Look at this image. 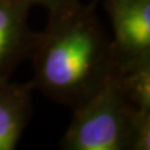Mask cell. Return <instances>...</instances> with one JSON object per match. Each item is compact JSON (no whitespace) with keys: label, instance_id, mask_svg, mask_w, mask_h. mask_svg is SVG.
I'll return each instance as SVG.
<instances>
[{"label":"cell","instance_id":"cell-1","mask_svg":"<svg viewBox=\"0 0 150 150\" xmlns=\"http://www.w3.org/2000/svg\"><path fill=\"white\" fill-rule=\"evenodd\" d=\"M94 5L79 0L49 9L29 56L34 89L70 109L90 99L114 68L111 36Z\"/></svg>","mask_w":150,"mask_h":150},{"label":"cell","instance_id":"cell-2","mask_svg":"<svg viewBox=\"0 0 150 150\" xmlns=\"http://www.w3.org/2000/svg\"><path fill=\"white\" fill-rule=\"evenodd\" d=\"M131 106L109 78L94 95L73 109L60 142L64 150H130Z\"/></svg>","mask_w":150,"mask_h":150},{"label":"cell","instance_id":"cell-3","mask_svg":"<svg viewBox=\"0 0 150 150\" xmlns=\"http://www.w3.org/2000/svg\"><path fill=\"white\" fill-rule=\"evenodd\" d=\"M114 35V67L150 62V0H105Z\"/></svg>","mask_w":150,"mask_h":150},{"label":"cell","instance_id":"cell-4","mask_svg":"<svg viewBox=\"0 0 150 150\" xmlns=\"http://www.w3.org/2000/svg\"><path fill=\"white\" fill-rule=\"evenodd\" d=\"M31 6L28 0H0V80L30 56L36 36L28 23Z\"/></svg>","mask_w":150,"mask_h":150},{"label":"cell","instance_id":"cell-5","mask_svg":"<svg viewBox=\"0 0 150 150\" xmlns=\"http://www.w3.org/2000/svg\"><path fill=\"white\" fill-rule=\"evenodd\" d=\"M31 81L0 80V150H14L33 112Z\"/></svg>","mask_w":150,"mask_h":150},{"label":"cell","instance_id":"cell-6","mask_svg":"<svg viewBox=\"0 0 150 150\" xmlns=\"http://www.w3.org/2000/svg\"><path fill=\"white\" fill-rule=\"evenodd\" d=\"M110 79L131 106L150 110V62L114 67Z\"/></svg>","mask_w":150,"mask_h":150},{"label":"cell","instance_id":"cell-7","mask_svg":"<svg viewBox=\"0 0 150 150\" xmlns=\"http://www.w3.org/2000/svg\"><path fill=\"white\" fill-rule=\"evenodd\" d=\"M150 149V110L134 109L131 115L130 150Z\"/></svg>","mask_w":150,"mask_h":150},{"label":"cell","instance_id":"cell-8","mask_svg":"<svg viewBox=\"0 0 150 150\" xmlns=\"http://www.w3.org/2000/svg\"><path fill=\"white\" fill-rule=\"evenodd\" d=\"M28 1H29L31 5H41L49 10V9H53V8L73 3V1H79V0H28Z\"/></svg>","mask_w":150,"mask_h":150}]
</instances>
